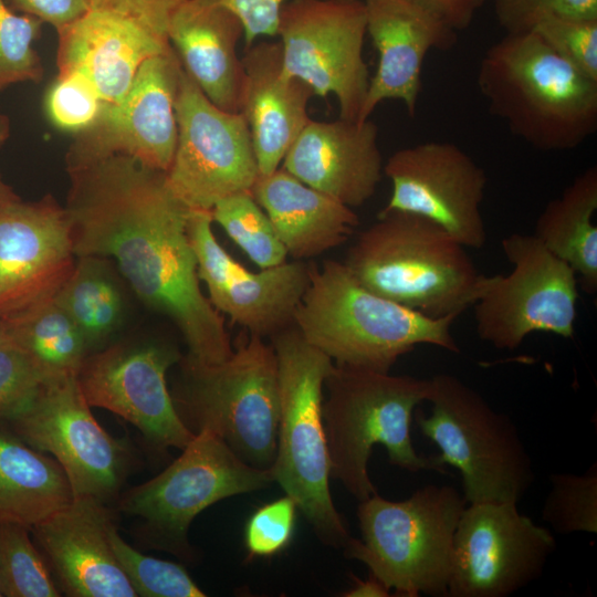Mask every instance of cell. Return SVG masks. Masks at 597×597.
<instances>
[{"instance_id":"cell-1","label":"cell","mask_w":597,"mask_h":597,"mask_svg":"<svg viewBox=\"0 0 597 597\" xmlns=\"http://www.w3.org/2000/svg\"><path fill=\"white\" fill-rule=\"evenodd\" d=\"M66 169L64 208L75 255L113 258L139 298L178 327L188 358L228 359L233 346L223 316L200 286L187 229L191 209L171 191L166 172L125 155Z\"/></svg>"},{"instance_id":"cell-2","label":"cell","mask_w":597,"mask_h":597,"mask_svg":"<svg viewBox=\"0 0 597 597\" xmlns=\"http://www.w3.org/2000/svg\"><path fill=\"white\" fill-rule=\"evenodd\" d=\"M476 83L490 112L538 150L574 149L597 130V81L532 31L492 44Z\"/></svg>"},{"instance_id":"cell-3","label":"cell","mask_w":597,"mask_h":597,"mask_svg":"<svg viewBox=\"0 0 597 597\" xmlns=\"http://www.w3.org/2000/svg\"><path fill=\"white\" fill-rule=\"evenodd\" d=\"M459 314L431 317L365 287L344 262L314 265L294 325L337 365L389 373L416 346L460 348L451 327Z\"/></svg>"},{"instance_id":"cell-4","label":"cell","mask_w":597,"mask_h":597,"mask_svg":"<svg viewBox=\"0 0 597 597\" xmlns=\"http://www.w3.org/2000/svg\"><path fill=\"white\" fill-rule=\"evenodd\" d=\"M323 421L331 476L358 501L377 493L368 473L375 444L400 469L446 473L437 455L418 454L410 436L416 408L427 400L429 379L335 364L324 383Z\"/></svg>"},{"instance_id":"cell-5","label":"cell","mask_w":597,"mask_h":597,"mask_svg":"<svg viewBox=\"0 0 597 597\" xmlns=\"http://www.w3.org/2000/svg\"><path fill=\"white\" fill-rule=\"evenodd\" d=\"M374 293L431 317L473 305L483 274L465 247L437 223L408 212L378 213L344 261Z\"/></svg>"},{"instance_id":"cell-6","label":"cell","mask_w":597,"mask_h":597,"mask_svg":"<svg viewBox=\"0 0 597 597\" xmlns=\"http://www.w3.org/2000/svg\"><path fill=\"white\" fill-rule=\"evenodd\" d=\"M269 339L277 360L280 406L273 481L295 501L324 544L343 549L352 536L329 491L322 411L324 383L335 363L294 324Z\"/></svg>"},{"instance_id":"cell-7","label":"cell","mask_w":597,"mask_h":597,"mask_svg":"<svg viewBox=\"0 0 597 597\" xmlns=\"http://www.w3.org/2000/svg\"><path fill=\"white\" fill-rule=\"evenodd\" d=\"M172 397L184 423L208 429L244 462L270 470L277 444L279 379L275 352L264 337L249 334L219 364L179 360Z\"/></svg>"},{"instance_id":"cell-8","label":"cell","mask_w":597,"mask_h":597,"mask_svg":"<svg viewBox=\"0 0 597 597\" xmlns=\"http://www.w3.org/2000/svg\"><path fill=\"white\" fill-rule=\"evenodd\" d=\"M467 504L451 485L429 484L397 502L376 493L359 501L362 537L348 540L344 556L398 596H447L453 535Z\"/></svg>"},{"instance_id":"cell-9","label":"cell","mask_w":597,"mask_h":597,"mask_svg":"<svg viewBox=\"0 0 597 597\" xmlns=\"http://www.w3.org/2000/svg\"><path fill=\"white\" fill-rule=\"evenodd\" d=\"M430 412L415 410L416 423L440 450L442 464L461 475L468 504L517 503L535 480L532 459L514 422L457 376L429 378Z\"/></svg>"},{"instance_id":"cell-10","label":"cell","mask_w":597,"mask_h":597,"mask_svg":"<svg viewBox=\"0 0 597 597\" xmlns=\"http://www.w3.org/2000/svg\"><path fill=\"white\" fill-rule=\"evenodd\" d=\"M181 454L151 480L128 490L118 507L144 522L149 543L184 559H191L188 530L193 519L212 504L269 486L271 470L241 460L216 433L202 429Z\"/></svg>"},{"instance_id":"cell-11","label":"cell","mask_w":597,"mask_h":597,"mask_svg":"<svg viewBox=\"0 0 597 597\" xmlns=\"http://www.w3.org/2000/svg\"><path fill=\"white\" fill-rule=\"evenodd\" d=\"M501 247L513 268L483 275L473 304L478 336L510 350L534 332L572 338L579 297L574 270L534 234H509Z\"/></svg>"},{"instance_id":"cell-12","label":"cell","mask_w":597,"mask_h":597,"mask_svg":"<svg viewBox=\"0 0 597 597\" xmlns=\"http://www.w3.org/2000/svg\"><path fill=\"white\" fill-rule=\"evenodd\" d=\"M366 34L364 1L287 0L276 29L284 70L314 95H334L347 121H358L369 85Z\"/></svg>"},{"instance_id":"cell-13","label":"cell","mask_w":597,"mask_h":597,"mask_svg":"<svg viewBox=\"0 0 597 597\" xmlns=\"http://www.w3.org/2000/svg\"><path fill=\"white\" fill-rule=\"evenodd\" d=\"M10 422L25 443L53 455L73 498L106 502L117 494L127 473L128 453L94 418L77 373L48 376L29 407Z\"/></svg>"},{"instance_id":"cell-14","label":"cell","mask_w":597,"mask_h":597,"mask_svg":"<svg viewBox=\"0 0 597 597\" xmlns=\"http://www.w3.org/2000/svg\"><path fill=\"white\" fill-rule=\"evenodd\" d=\"M176 115L177 145L166 172L175 196L189 209L211 210L224 197L250 191L259 167L243 115L211 103L184 70Z\"/></svg>"},{"instance_id":"cell-15","label":"cell","mask_w":597,"mask_h":597,"mask_svg":"<svg viewBox=\"0 0 597 597\" xmlns=\"http://www.w3.org/2000/svg\"><path fill=\"white\" fill-rule=\"evenodd\" d=\"M516 504H467L453 535L447 596L507 597L542 575L555 537Z\"/></svg>"},{"instance_id":"cell-16","label":"cell","mask_w":597,"mask_h":597,"mask_svg":"<svg viewBox=\"0 0 597 597\" xmlns=\"http://www.w3.org/2000/svg\"><path fill=\"white\" fill-rule=\"evenodd\" d=\"M181 357L167 343L115 344L87 355L77 379L91 407L129 421L157 451L182 450L195 433L179 417L166 379L168 369Z\"/></svg>"},{"instance_id":"cell-17","label":"cell","mask_w":597,"mask_h":597,"mask_svg":"<svg viewBox=\"0 0 597 597\" xmlns=\"http://www.w3.org/2000/svg\"><path fill=\"white\" fill-rule=\"evenodd\" d=\"M181 71L174 50L145 61L125 96L105 104L97 121L75 134L66 168L125 155L167 172L178 138L176 97Z\"/></svg>"},{"instance_id":"cell-18","label":"cell","mask_w":597,"mask_h":597,"mask_svg":"<svg viewBox=\"0 0 597 597\" xmlns=\"http://www.w3.org/2000/svg\"><path fill=\"white\" fill-rule=\"evenodd\" d=\"M392 185L381 210L423 217L465 248L486 242L481 205L486 174L474 159L450 142H425L392 153L384 164Z\"/></svg>"},{"instance_id":"cell-19","label":"cell","mask_w":597,"mask_h":597,"mask_svg":"<svg viewBox=\"0 0 597 597\" xmlns=\"http://www.w3.org/2000/svg\"><path fill=\"white\" fill-rule=\"evenodd\" d=\"M212 222L210 210L191 209L187 229L198 276L206 284L213 307L232 323L262 337L269 338L293 325L314 262L285 261L252 272L221 247Z\"/></svg>"},{"instance_id":"cell-20","label":"cell","mask_w":597,"mask_h":597,"mask_svg":"<svg viewBox=\"0 0 597 597\" xmlns=\"http://www.w3.org/2000/svg\"><path fill=\"white\" fill-rule=\"evenodd\" d=\"M77 258L64 207L51 196L0 206V317L56 297Z\"/></svg>"},{"instance_id":"cell-21","label":"cell","mask_w":597,"mask_h":597,"mask_svg":"<svg viewBox=\"0 0 597 597\" xmlns=\"http://www.w3.org/2000/svg\"><path fill=\"white\" fill-rule=\"evenodd\" d=\"M366 32L378 54L375 74L358 121L370 117L386 100L400 101L413 116L421 87V69L431 50H449L455 31L416 0H364Z\"/></svg>"},{"instance_id":"cell-22","label":"cell","mask_w":597,"mask_h":597,"mask_svg":"<svg viewBox=\"0 0 597 597\" xmlns=\"http://www.w3.org/2000/svg\"><path fill=\"white\" fill-rule=\"evenodd\" d=\"M113 524L105 502L78 496L31 527L67 596H137L112 549Z\"/></svg>"},{"instance_id":"cell-23","label":"cell","mask_w":597,"mask_h":597,"mask_svg":"<svg viewBox=\"0 0 597 597\" xmlns=\"http://www.w3.org/2000/svg\"><path fill=\"white\" fill-rule=\"evenodd\" d=\"M281 167L307 186L354 208L375 193L384 174L378 127L370 119H311Z\"/></svg>"},{"instance_id":"cell-24","label":"cell","mask_w":597,"mask_h":597,"mask_svg":"<svg viewBox=\"0 0 597 597\" xmlns=\"http://www.w3.org/2000/svg\"><path fill=\"white\" fill-rule=\"evenodd\" d=\"M56 32L59 73L82 76L105 104L125 96L145 61L172 50L166 38L106 10L90 9Z\"/></svg>"},{"instance_id":"cell-25","label":"cell","mask_w":597,"mask_h":597,"mask_svg":"<svg viewBox=\"0 0 597 597\" xmlns=\"http://www.w3.org/2000/svg\"><path fill=\"white\" fill-rule=\"evenodd\" d=\"M244 83L240 113L252 139L259 175L276 170L311 121L313 90L283 67L279 42L259 41L241 57Z\"/></svg>"},{"instance_id":"cell-26","label":"cell","mask_w":597,"mask_h":597,"mask_svg":"<svg viewBox=\"0 0 597 597\" xmlns=\"http://www.w3.org/2000/svg\"><path fill=\"white\" fill-rule=\"evenodd\" d=\"M240 18L218 0H184L170 14L167 38L182 70L219 108L240 113L244 70Z\"/></svg>"},{"instance_id":"cell-27","label":"cell","mask_w":597,"mask_h":597,"mask_svg":"<svg viewBox=\"0 0 597 597\" xmlns=\"http://www.w3.org/2000/svg\"><path fill=\"white\" fill-rule=\"evenodd\" d=\"M250 192L293 260L306 261L344 244L359 223L353 208L307 186L281 166L259 175Z\"/></svg>"},{"instance_id":"cell-28","label":"cell","mask_w":597,"mask_h":597,"mask_svg":"<svg viewBox=\"0 0 597 597\" xmlns=\"http://www.w3.org/2000/svg\"><path fill=\"white\" fill-rule=\"evenodd\" d=\"M72 499L67 476L55 459L0 430V522L31 530Z\"/></svg>"},{"instance_id":"cell-29","label":"cell","mask_w":597,"mask_h":597,"mask_svg":"<svg viewBox=\"0 0 597 597\" xmlns=\"http://www.w3.org/2000/svg\"><path fill=\"white\" fill-rule=\"evenodd\" d=\"M597 168L589 167L552 199L538 216L534 235L579 275L588 294L597 291Z\"/></svg>"},{"instance_id":"cell-30","label":"cell","mask_w":597,"mask_h":597,"mask_svg":"<svg viewBox=\"0 0 597 597\" xmlns=\"http://www.w3.org/2000/svg\"><path fill=\"white\" fill-rule=\"evenodd\" d=\"M55 300L75 322L88 348L108 338L123 317L121 289L100 256L77 258Z\"/></svg>"},{"instance_id":"cell-31","label":"cell","mask_w":597,"mask_h":597,"mask_svg":"<svg viewBox=\"0 0 597 597\" xmlns=\"http://www.w3.org/2000/svg\"><path fill=\"white\" fill-rule=\"evenodd\" d=\"M4 322L48 376L77 373L88 355L82 332L55 298Z\"/></svg>"},{"instance_id":"cell-32","label":"cell","mask_w":597,"mask_h":597,"mask_svg":"<svg viewBox=\"0 0 597 597\" xmlns=\"http://www.w3.org/2000/svg\"><path fill=\"white\" fill-rule=\"evenodd\" d=\"M229 238L260 268L284 263L286 250L268 214L250 191L230 195L217 201L210 210Z\"/></svg>"},{"instance_id":"cell-33","label":"cell","mask_w":597,"mask_h":597,"mask_svg":"<svg viewBox=\"0 0 597 597\" xmlns=\"http://www.w3.org/2000/svg\"><path fill=\"white\" fill-rule=\"evenodd\" d=\"M29 531L18 523L0 522V596L57 597L61 594Z\"/></svg>"},{"instance_id":"cell-34","label":"cell","mask_w":597,"mask_h":597,"mask_svg":"<svg viewBox=\"0 0 597 597\" xmlns=\"http://www.w3.org/2000/svg\"><path fill=\"white\" fill-rule=\"evenodd\" d=\"M542 519L558 534L597 533V464L582 474L554 473Z\"/></svg>"},{"instance_id":"cell-35","label":"cell","mask_w":597,"mask_h":597,"mask_svg":"<svg viewBox=\"0 0 597 597\" xmlns=\"http://www.w3.org/2000/svg\"><path fill=\"white\" fill-rule=\"evenodd\" d=\"M114 555L142 597H203L206 594L181 565L142 554L118 534L115 524L109 528Z\"/></svg>"},{"instance_id":"cell-36","label":"cell","mask_w":597,"mask_h":597,"mask_svg":"<svg viewBox=\"0 0 597 597\" xmlns=\"http://www.w3.org/2000/svg\"><path fill=\"white\" fill-rule=\"evenodd\" d=\"M42 24L32 15L15 13L0 0V91L42 78L41 60L33 48Z\"/></svg>"},{"instance_id":"cell-37","label":"cell","mask_w":597,"mask_h":597,"mask_svg":"<svg viewBox=\"0 0 597 597\" xmlns=\"http://www.w3.org/2000/svg\"><path fill=\"white\" fill-rule=\"evenodd\" d=\"M48 375L8 333L0 342V419L11 421L33 401Z\"/></svg>"},{"instance_id":"cell-38","label":"cell","mask_w":597,"mask_h":597,"mask_svg":"<svg viewBox=\"0 0 597 597\" xmlns=\"http://www.w3.org/2000/svg\"><path fill=\"white\" fill-rule=\"evenodd\" d=\"M104 105L96 90L75 73H59L45 96V112L51 123L74 134L92 126Z\"/></svg>"},{"instance_id":"cell-39","label":"cell","mask_w":597,"mask_h":597,"mask_svg":"<svg viewBox=\"0 0 597 597\" xmlns=\"http://www.w3.org/2000/svg\"><path fill=\"white\" fill-rule=\"evenodd\" d=\"M532 32L582 73L597 81V19L552 17L540 22Z\"/></svg>"},{"instance_id":"cell-40","label":"cell","mask_w":597,"mask_h":597,"mask_svg":"<svg viewBox=\"0 0 597 597\" xmlns=\"http://www.w3.org/2000/svg\"><path fill=\"white\" fill-rule=\"evenodd\" d=\"M297 505L285 495L260 506L244 527L248 558L272 557L285 549L294 534Z\"/></svg>"},{"instance_id":"cell-41","label":"cell","mask_w":597,"mask_h":597,"mask_svg":"<svg viewBox=\"0 0 597 597\" xmlns=\"http://www.w3.org/2000/svg\"><path fill=\"white\" fill-rule=\"evenodd\" d=\"M494 13L506 34H517L552 17L597 19V0H494Z\"/></svg>"},{"instance_id":"cell-42","label":"cell","mask_w":597,"mask_h":597,"mask_svg":"<svg viewBox=\"0 0 597 597\" xmlns=\"http://www.w3.org/2000/svg\"><path fill=\"white\" fill-rule=\"evenodd\" d=\"M184 0H90L91 9L130 18L156 34L167 38L170 14Z\"/></svg>"},{"instance_id":"cell-43","label":"cell","mask_w":597,"mask_h":597,"mask_svg":"<svg viewBox=\"0 0 597 597\" xmlns=\"http://www.w3.org/2000/svg\"><path fill=\"white\" fill-rule=\"evenodd\" d=\"M234 12L244 29L245 48L261 36H275L279 15L287 0H218Z\"/></svg>"},{"instance_id":"cell-44","label":"cell","mask_w":597,"mask_h":597,"mask_svg":"<svg viewBox=\"0 0 597 597\" xmlns=\"http://www.w3.org/2000/svg\"><path fill=\"white\" fill-rule=\"evenodd\" d=\"M11 6L32 15L56 31L76 21L90 11V0H10Z\"/></svg>"},{"instance_id":"cell-45","label":"cell","mask_w":597,"mask_h":597,"mask_svg":"<svg viewBox=\"0 0 597 597\" xmlns=\"http://www.w3.org/2000/svg\"><path fill=\"white\" fill-rule=\"evenodd\" d=\"M453 31L467 29L485 0H416Z\"/></svg>"},{"instance_id":"cell-46","label":"cell","mask_w":597,"mask_h":597,"mask_svg":"<svg viewBox=\"0 0 597 597\" xmlns=\"http://www.w3.org/2000/svg\"><path fill=\"white\" fill-rule=\"evenodd\" d=\"M353 579V587L344 593L346 597H386L390 595V590L371 574L365 580L355 576Z\"/></svg>"},{"instance_id":"cell-47","label":"cell","mask_w":597,"mask_h":597,"mask_svg":"<svg viewBox=\"0 0 597 597\" xmlns=\"http://www.w3.org/2000/svg\"><path fill=\"white\" fill-rule=\"evenodd\" d=\"M9 121L6 116L0 115V146L4 143V140L9 136ZM20 198L14 193L11 187H9L1 178H0V206L4 203H9L15 200H19Z\"/></svg>"},{"instance_id":"cell-48","label":"cell","mask_w":597,"mask_h":597,"mask_svg":"<svg viewBox=\"0 0 597 597\" xmlns=\"http://www.w3.org/2000/svg\"><path fill=\"white\" fill-rule=\"evenodd\" d=\"M7 333V324L2 317H0V342L6 336Z\"/></svg>"},{"instance_id":"cell-49","label":"cell","mask_w":597,"mask_h":597,"mask_svg":"<svg viewBox=\"0 0 597 597\" xmlns=\"http://www.w3.org/2000/svg\"><path fill=\"white\" fill-rule=\"evenodd\" d=\"M341 1H364V0H341Z\"/></svg>"}]
</instances>
